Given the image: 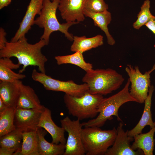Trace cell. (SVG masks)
I'll return each instance as SVG.
<instances>
[{"label": "cell", "instance_id": "obj_5", "mask_svg": "<svg viewBox=\"0 0 155 155\" xmlns=\"http://www.w3.org/2000/svg\"><path fill=\"white\" fill-rule=\"evenodd\" d=\"M81 133L86 155H104L113 145L117 131L115 127L111 130H102L93 126L82 128Z\"/></svg>", "mask_w": 155, "mask_h": 155}, {"label": "cell", "instance_id": "obj_26", "mask_svg": "<svg viewBox=\"0 0 155 155\" xmlns=\"http://www.w3.org/2000/svg\"><path fill=\"white\" fill-rule=\"evenodd\" d=\"M16 108L8 107L0 112V137L16 129L14 124Z\"/></svg>", "mask_w": 155, "mask_h": 155}, {"label": "cell", "instance_id": "obj_25", "mask_svg": "<svg viewBox=\"0 0 155 155\" xmlns=\"http://www.w3.org/2000/svg\"><path fill=\"white\" fill-rule=\"evenodd\" d=\"M21 129L16 128L14 130L0 137V147L16 151L21 149L22 133Z\"/></svg>", "mask_w": 155, "mask_h": 155}, {"label": "cell", "instance_id": "obj_1", "mask_svg": "<svg viewBox=\"0 0 155 155\" xmlns=\"http://www.w3.org/2000/svg\"><path fill=\"white\" fill-rule=\"evenodd\" d=\"M45 45V41L41 39L34 44L29 43L25 36L15 42H7L5 47L0 50V57L17 58L18 63L23 65L19 73H22L28 66H31L37 67L40 72L45 73V64L48 59L41 52Z\"/></svg>", "mask_w": 155, "mask_h": 155}, {"label": "cell", "instance_id": "obj_23", "mask_svg": "<svg viewBox=\"0 0 155 155\" xmlns=\"http://www.w3.org/2000/svg\"><path fill=\"white\" fill-rule=\"evenodd\" d=\"M37 129L22 131L21 150L23 155H39Z\"/></svg>", "mask_w": 155, "mask_h": 155}, {"label": "cell", "instance_id": "obj_35", "mask_svg": "<svg viewBox=\"0 0 155 155\" xmlns=\"http://www.w3.org/2000/svg\"><path fill=\"white\" fill-rule=\"evenodd\" d=\"M54 0H51V1H54Z\"/></svg>", "mask_w": 155, "mask_h": 155}, {"label": "cell", "instance_id": "obj_31", "mask_svg": "<svg viewBox=\"0 0 155 155\" xmlns=\"http://www.w3.org/2000/svg\"><path fill=\"white\" fill-rule=\"evenodd\" d=\"M15 151L2 147L0 148V155H12Z\"/></svg>", "mask_w": 155, "mask_h": 155}, {"label": "cell", "instance_id": "obj_27", "mask_svg": "<svg viewBox=\"0 0 155 155\" xmlns=\"http://www.w3.org/2000/svg\"><path fill=\"white\" fill-rule=\"evenodd\" d=\"M140 8V10L137 15V18L133 24V28L137 30L145 25L153 16L150 10V1L149 0H145Z\"/></svg>", "mask_w": 155, "mask_h": 155}, {"label": "cell", "instance_id": "obj_32", "mask_svg": "<svg viewBox=\"0 0 155 155\" xmlns=\"http://www.w3.org/2000/svg\"><path fill=\"white\" fill-rule=\"evenodd\" d=\"M11 0H0V9L9 5Z\"/></svg>", "mask_w": 155, "mask_h": 155}, {"label": "cell", "instance_id": "obj_14", "mask_svg": "<svg viewBox=\"0 0 155 155\" xmlns=\"http://www.w3.org/2000/svg\"><path fill=\"white\" fill-rule=\"evenodd\" d=\"M38 127L44 129L51 135L52 143L56 144L61 143L65 144L66 141L65 137L64 129L57 126L53 121L51 111L45 107L41 114Z\"/></svg>", "mask_w": 155, "mask_h": 155}, {"label": "cell", "instance_id": "obj_8", "mask_svg": "<svg viewBox=\"0 0 155 155\" xmlns=\"http://www.w3.org/2000/svg\"><path fill=\"white\" fill-rule=\"evenodd\" d=\"M155 70V64L152 69L142 74L138 66L134 67L128 64L125 71L128 75L131 84L129 90L131 96L135 99L137 102L140 103L144 102L148 97L149 88L151 86V73Z\"/></svg>", "mask_w": 155, "mask_h": 155}, {"label": "cell", "instance_id": "obj_9", "mask_svg": "<svg viewBox=\"0 0 155 155\" xmlns=\"http://www.w3.org/2000/svg\"><path fill=\"white\" fill-rule=\"evenodd\" d=\"M61 127L68 134L63 155H84L86 151L82 139L83 127L80 120H72L68 116L60 120Z\"/></svg>", "mask_w": 155, "mask_h": 155}, {"label": "cell", "instance_id": "obj_11", "mask_svg": "<svg viewBox=\"0 0 155 155\" xmlns=\"http://www.w3.org/2000/svg\"><path fill=\"white\" fill-rule=\"evenodd\" d=\"M45 108L36 109L16 108L14 120L16 128L20 129L23 131L37 129Z\"/></svg>", "mask_w": 155, "mask_h": 155}, {"label": "cell", "instance_id": "obj_7", "mask_svg": "<svg viewBox=\"0 0 155 155\" xmlns=\"http://www.w3.org/2000/svg\"><path fill=\"white\" fill-rule=\"evenodd\" d=\"M31 77L34 80L41 84L47 90L63 92L73 96H82L88 90L86 83L79 84L72 80L65 81L55 79L45 73L38 72L35 69H33Z\"/></svg>", "mask_w": 155, "mask_h": 155}, {"label": "cell", "instance_id": "obj_18", "mask_svg": "<svg viewBox=\"0 0 155 155\" xmlns=\"http://www.w3.org/2000/svg\"><path fill=\"white\" fill-rule=\"evenodd\" d=\"M47 132L41 127H38L37 129L39 155H63L65 144H56L47 141L44 138Z\"/></svg>", "mask_w": 155, "mask_h": 155}, {"label": "cell", "instance_id": "obj_2", "mask_svg": "<svg viewBox=\"0 0 155 155\" xmlns=\"http://www.w3.org/2000/svg\"><path fill=\"white\" fill-rule=\"evenodd\" d=\"M130 82L129 78L124 87L117 93L108 98H104L98 107V116L95 118L82 123L84 127H102L107 120L113 119L115 116L118 121L123 122L118 114L120 107L123 104L129 102H137L130 95L129 87Z\"/></svg>", "mask_w": 155, "mask_h": 155}, {"label": "cell", "instance_id": "obj_34", "mask_svg": "<svg viewBox=\"0 0 155 155\" xmlns=\"http://www.w3.org/2000/svg\"><path fill=\"white\" fill-rule=\"evenodd\" d=\"M23 155L21 149H18L16 151L13 155Z\"/></svg>", "mask_w": 155, "mask_h": 155}, {"label": "cell", "instance_id": "obj_22", "mask_svg": "<svg viewBox=\"0 0 155 155\" xmlns=\"http://www.w3.org/2000/svg\"><path fill=\"white\" fill-rule=\"evenodd\" d=\"M21 65L19 63L14 64L10 59L7 57L1 58L0 59V80L2 81L13 82L25 78V75L17 73L12 70L19 68Z\"/></svg>", "mask_w": 155, "mask_h": 155}, {"label": "cell", "instance_id": "obj_24", "mask_svg": "<svg viewBox=\"0 0 155 155\" xmlns=\"http://www.w3.org/2000/svg\"><path fill=\"white\" fill-rule=\"evenodd\" d=\"M55 58L59 65L67 64H73L86 72L93 69L92 64L86 62L84 60L83 53L80 52H75L69 55L56 56Z\"/></svg>", "mask_w": 155, "mask_h": 155}, {"label": "cell", "instance_id": "obj_30", "mask_svg": "<svg viewBox=\"0 0 155 155\" xmlns=\"http://www.w3.org/2000/svg\"><path fill=\"white\" fill-rule=\"evenodd\" d=\"M145 25L155 35V16H153Z\"/></svg>", "mask_w": 155, "mask_h": 155}, {"label": "cell", "instance_id": "obj_29", "mask_svg": "<svg viewBox=\"0 0 155 155\" xmlns=\"http://www.w3.org/2000/svg\"><path fill=\"white\" fill-rule=\"evenodd\" d=\"M6 33L2 28H0V50L3 49L7 42L6 38Z\"/></svg>", "mask_w": 155, "mask_h": 155}, {"label": "cell", "instance_id": "obj_4", "mask_svg": "<svg viewBox=\"0 0 155 155\" xmlns=\"http://www.w3.org/2000/svg\"><path fill=\"white\" fill-rule=\"evenodd\" d=\"M82 80L88 86L89 93L105 95L119 88L124 78L115 70L107 68L86 72Z\"/></svg>", "mask_w": 155, "mask_h": 155}, {"label": "cell", "instance_id": "obj_10", "mask_svg": "<svg viewBox=\"0 0 155 155\" xmlns=\"http://www.w3.org/2000/svg\"><path fill=\"white\" fill-rule=\"evenodd\" d=\"M123 123L121 122L117 129V135L113 145L107 150L105 155H143V152L140 150H133L130 142L134 138L128 135V131L123 129Z\"/></svg>", "mask_w": 155, "mask_h": 155}, {"label": "cell", "instance_id": "obj_17", "mask_svg": "<svg viewBox=\"0 0 155 155\" xmlns=\"http://www.w3.org/2000/svg\"><path fill=\"white\" fill-rule=\"evenodd\" d=\"M45 107L41 104L39 98L34 89L30 86L22 83L16 108L36 109L43 108Z\"/></svg>", "mask_w": 155, "mask_h": 155}, {"label": "cell", "instance_id": "obj_3", "mask_svg": "<svg viewBox=\"0 0 155 155\" xmlns=\"http://www.w3.org/2000/svg\"><path fill=\"white\" fill-rule=\"evenodd\" d=\"M60 0H44L43 6L39 16L34 21V24L44 28L43 34L40 38L45 42L46 45L48 44L50 36L53 32L59 31L64 34L65 36L70 41L73 40V35L68 30L73 25L78 24L77 22H68L61 24L56 16L57 10Z\"/></svg>", "mask_w": 155, "mask_h": 155}, {"label": "cell", "instance_id": "obj_13", "mask_svg": "<svg viewBox=\"0 0 155 155\" xmlns=\"http://www.w3.org/2000/svg\"><path fill=\"white\" fill-rule=\"evenodd\" d=\"M44 0H30L19 28L10 42H14L25 36L34 25V18L40 13Z\"/></svg>", "mask_w": 155, "mask_h": 155}, {"label": "cell", "instance_id": "obj_15", "mask_svg": "<svg viewBox=\"0 0 155 155\" xmlns=\"http://www.w3.org/2000/svg\"><path fill=\"white\" fill-rule=\"evenodd\" d=\"M22 83L20 80L0 82V98L8 107L16 108Z\"/></svg>", "mask_w": 155, "mask_h": 155}, {"label": "cell", "instance_id": "obj_21", "mask_svg": "<svg viewBox=\"0 0 155 155\" xmlns=\"http://www.w3.org/2000/svg\"><path fill=\"white\" fill-rule=\"evenodd\" d=\"M73 43L70 50L74 52H80L82 53L92 48H96L103 44V37L100 34L87 38L85 36H73Z\"/></svg>", "mask_w": 155, "mask_h": 155}, {"label": "cell", "instance_id": "obj_19", "mask_svg": "<svg viewBox=\"0 0 155 155\" xmlns=\"http://www.w3.org/2000/svg\"><path fill=\"white\" fill-rule=\"evenodd\" d=\"M155 126L148 132L135 135L134 142L131 146L134 150H141L145 155H153L155 139L154 138Z\"/></svg>", "mask_w": 155, "mask_h": 155}, {"label": "cell", "instance_id": "obj_12", "mask_svg": "<svg viewBox=\"0 0 155 155\" xmlns=\"http://www.w3.org/2000/svg\"><path fill=\"white\" fill-rule=\"evenodd\" d=\"M86 0H60L58 8L62 18L67 22H79L85 19L84 7Z\"/></svg>", "mask_w": 155, "mask_h": 155}, {"label": "cell", "instance_id": "obj_16", "mask_svg": "<svg viewBox=\"0 0 155 155\" xmlns=\"http://www.w3.org/2000/svg\"><path fill=\"white\" fill-rule=\"evenodd\" d=\"M152 85L149 88L148 95L144 102V106L142 116L137 125L131 130L128 131V135L133 137L135 135L142 133V131L146 126L150 128L155 126V123L152 120L151 111L152 98L154 90Z\"/></svg>", "mask_w": 155, "mask_h": 155}, {"label": "cell", "instance_id": "obj_20", "mask_svg": "<svg viewBox=\"0 0 155 155\" xmlns=\"http://www.w3.org/2000/svg\"><path fill=\"white\" fill-rule=\"evenodd\" d=\"M84 14L85 17L91 18L94 25L104 32L107 38L108 43L110 45H114L115 40L109 32L108 28V26L112 20L111 13L108 10L96 13H91L84 11Z\"/></svg>", "mask_w": 155, "mask_h": 155}, {"label": "cell", "instance_id": "obj_28", "mask_svg": "<svg viewBox=\"0 0 155 155\" xmlns=\"http://www.w3.org/2000/svg\"><path fill=\"white\" fill-rule=\"evenodd\" d=\"M108 5L104 0H86L84 11L91 13L100 12L107 10Z\"/></svg>", "mask_w": 155, "mask_h": 155}, {"label": "cell", "instance_id": "obj_33", "mask_svg": "<svg viewBox=\"0 0 155 155\" xmlns=\"http://www.w3.org/2000/svg\"><path fill=\"white\" fill-rule=\"evenodd\" d=\"M8 107L4 102L0 98V112H2Z\"/></svg>", "mask_w": 155, "mask_h": 155}, {"label": "cell", "instance_id": "obj_6", "mask_svg": "<svg viewBox=\"0 0 155 155\" xmlns=\"http://www.w3.org/2000/svg\"><path fill=\"white\" fill-rule=\"evenodd\" d=\"M104 98L103 95L92 94L88 91L80 97L65 94L63 98L69 114L80 121L96 117L98 105Z\"/></svg>", "mask_w": 155, "mask_h": 155}]
</instances>
